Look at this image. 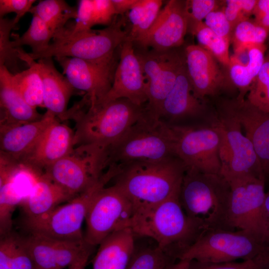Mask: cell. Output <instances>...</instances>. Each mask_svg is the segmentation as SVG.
<instances>
[{
	"mask_svg": "<svg viewBox=\"0 0 269 269\" xmlns=\"http://www.w3.org/2000/svg\"><path fill=\"white\" fill-rule=\"evenodd\" d=\"M146 114L145 106L121 98L90 102L85 96L67 110L62 120L75 122L74 147L95 144L107 148Z\"/></svg>",
	"mask_w": 269,
	"mask_h": 269,
	"instance_id": "cell-1",
	"label": "cell"
},
{
	"mask_svg": "<svg viewBox=\"0 0 269 269\" xmlns=\"http://www.w3.org/2000/svg\"><path fill=\"white\" fill-rule=\"evenodd\" d=\"M179 193L159 203L135 209L130 226L134 236L153 239L173 259H177L206 231L200 222L186 214Z\"/></svg>",
	"mask_w": 269,
	"mask_h": 269,
	"instance_id": "cell-2",
	"label": "cell"
},
{
	"mask_svg": "<svg viewBox=\"0 0 269 269\" xmlns=\"http://www.w3.org/2000/svg\"><path fill=\"white\" fill-rule=\"evenodd\" d=\"M186 167L177 156L155 162H138L117 170L113 179L135 210L159 203L180 192Z\"/></svg>",
	"mask_w": 269,
	"mask_h": 269,
	"instance_id": "cell-3",
	"label": "cell"
},
{
	"mask_svg": "<svg viewBox=\"0 0 269 269\" xmlns=\"http://www.w3.org/2000/svg\"><path fill=\"white\" fill-rule=\"evenodd\" d=\"M230 194L229 183L222 175L186 168L180 202L186 214L200 222L206 230H231L228 225Z\"/></svg>",
	"mask_w": 269,
	"mask_h": 269,
	"instance_id": "cell-4",
	"label": "cell"
},
{
	"mask_svg": "<svg viewBox=\"0 0 269 269\" xmlns=\"http://www.w3.org/2000/svg\"><path fill=\"white\" fill-rule=\"evenodd\" d=\"M106 151L107 169L116 170L132 163L155 162L177 156L170 127L147 113Z\"/></svg>",
	"mask_w": 269,
	"mask_h": 269,
	"instance_id": "cell-5",
	"label": "cell"
},
{
	"mask_svg": "<svg viewBox=\"0 0 269 269\" xmlns=\"http://www.w3.org/2000/svg\"><path fill=\"white\" fill-rule=\"evenodd\" d=\"M128 35L120 22H113L103 29H91L75 34L64 27L54 34L53 42L46 49L37 53H27V55L34 60L69 57L90 61H107L114 58L115 50L127 39Z\"/></svg>",
	"mask_w": 269,
	"mask_h": 269,
	"instance_id": "cell-6",
	"label": "cell"
},
{
	"mask_svg": "<svg viewBox=\"0 0 269 269\" xmlns=\"http://www.w3.org/2000/svg\"><path fill=\"white\" fill-rule=\"evenodd\" d=\"M113 177V173L107 170L96 183L65 204L41 216L25 217L24 227L28 233L55 239L85 241L82 225L89 208L97 193Z\"/></svg>",
	"mask_w": 269,
	"mask_h": 269,
	"instance_id": "cell-7",
	"label": "cell"
},
{
	"mask_svg": "<svg viewBox=\"0 0 269 269\" xmlns=\"http://www.w3.org/2000/svg\"><path fill=\"white\" fill-rule=\"evenodd\" d=\"M269 254L263 242L245 230H209L177 257L178 260L221 263Z\"/></svg>",
	"mask_w": 269,
	"mask_h": 269,
	"instance_id": "cell-8",
	"label": "cell"
},
{
	"mask_svg": "<svg viewBox=\"0 0 269 269\" xmlns=\"http://www.w3.org/2000/svg\"><path fill=\"white\" fill-rule=\"evenodd\" d=\"M168 126L173 134L175 154L186 168L221 174V135L211 120L193 125Z\"/></svg>",
	"mask_w": 269,
	"mask_h": 269,
	"instance_id": "cell-9",
	"label": "cell"
},
{
	"mask_svg": "<svg viewBox=\"0 0 269 269\" xmlns=\"http://www.w3.org/2000/svg\"><path fill=\"white\" fill-rule=\"evenodd\" d=\"M107 167L106 148L82 144L75 146L42 174L75 197L99 181Z\"/></svg>",
	"mask_w": 269,
	"mask_h": 269,
	"instance_id": "cell-10",
	"label": "cell"
},
{
	"mask_svg": "<svg viewBox=\"0 0 269 269\" xmlns=\"http://www.w3.org/2000/svg\"><path fill=\"white\" fill-rule=\"evenodd\" d=\"M211 120L221 135V175L227 180L238 177L253 176L265 180L261 164L250 140L242 131L239 122L220 107Z\"/></svg>",
	"mask_w": 269,
	"mask_h": 269,
	"instance_id": "cell-11",
	"label": "cell"
},
{
	"mask_svg": "<svg viewBox=\"0 0 269 269\" xmlns=\"http://www.w3.org/2000/svg\"><path fill=\"white\" fill-rule=\"evenodd\" d=\"M134 211L132 202L115 185L102 188L86 217L85 242L95 247L111 234L130 228Z\"/></svg>",
	"mask_w": 269,
	"mask_h": 269,
	"instance_id": "cell-12",
	"label": "cell"
},
{
	"mask_svg": "<svg viewBox=\"0 0 269 269\" xmlns=\"http://www.w3.org/2000/svg\"><path fill=\"white\" fill-rule=\"evenodd\" d=\"M227 181L231 188L228 212L230 229L247 231L264 244L265 180L253 176H244Z\"/></svg>",
	"mask_w": 269,
	"mask_h": 269,
	"instance_id": "cell-13",
	"label": "cell"
},
{
	"mask_svg": "<svg viewBox=\"0 0 269 269\" xmlns=\"http://www.w3.org/2000/svg\"><path fill=\"white\" fill-rule=\"evenodd\" d=\"M134 47L147 86L146 111L150 117L159 120L162 103L173 88L185 59L172 49L157 51Z\"/></svg>",
	"mask_w": 269,
	"mask_h": 269,
	"instance_id": "cell-14",
	"label": "cell"
},
{
	"mask_svg": "<svg viewBox=\"0 0 269 269\" xmlns=\"http://www.w3.org/2000/svg\"><path fill=\"white\" fill-rule=\"evenodd\" d=\"M55 59L72 86L76 90L85 92L90 102L102 99L111 89L116 68L114 58L104 62L69 57Z\"/></svg>",
	"mask_w": 269,
	"mask_h": 269,
	"instance_id": "cell-15",
	"label": "cell"
},
{
	"mask_svg": "<svg viewBox=\"0 0 269 269\" xmlns=\"http://www.w3.org/2000/svg\"><path fill=\"white\" fill-rule=\"evenodd\" d=\"M187 31V0H170L147 32L133 43L157 51L172 49L183 44Z\"/></svg>",
	"mask_w": 269,
	"mask_h": 269,
	"instance_id": "cell-16",
	"label": "cell"
},
{
	"mask_svg": "<svg viewBox=\"0 0 269 269\" xmlns=\"http://www.w3.org/2000/svg\"><path fill=\"white\" fill-rule=\"evenodd\" d=\"M206 114L203 101L194 95L184 61L173 88L162 103L158 119L171 126L189 125L206 122L210 117Z\"/></svg>",
	"mask_w": 269,
	"mask_h": 269,
	"instance_id": "cell-17",
	"label": "cell"
},
{
	"mask_svg": "<svg viewBox=\"0 0 269 269\" xmlns=\"http://www.w3.org/2000/svg\"><path fill=\"white\" fill-rule=\"evenodd\" d=\"M124 98L140 106L148 101L147 86L134 44L127 39L122 44L119 62L111 89L102 99L110 101Z\"/></svg>",
	"mask_w": 269,
	"mask_h": 269,
	"instance_id": "cell-18",
	"label": "cell"
},
{
	"mask_svg": "<svg viewBox=\"0 0 269 269\" xmlns=\"http://www.w3.org/2000/svg\"><path fill=\"white\" fill-rule=\"evenodd\" d=\"M57 119L49 124L32 149L20 161L24 171L42 174L74 147V131Z\"/></svg>",
	"mask_w": 269,
	"mask_h": 269,
	"instance_id": "cell-19",
	"label": "cell"
},
{
	"mask_svg": "<svg viewBox=\"0 0 269 269\" xmlns=\"http://www.w3.org/2000/svg\"><path fill=\"white\" fill-rule=\"evenodd\" d=\"M220 107L239 122L253 145L265 177L269 176V113L245 99L225 101Z\"/></svg>",
	"mask_w": 269,
	"mask_h": 269,
	"instance_id": "cell-20",
	"label": "cell"
},
{
	"mask_svg": "<svg viewBox=\"0 0 269 269\" xmlns=\"http://www.w3.org/2000/svg\"><path fill=\"white\" fill-rule=\"evenodd\" d=\"M185 63L194 95L203 101L215 95L222 87L224 77L214 57L199 45L185 49Z\"/></svg>",
	"mask_w": 269,
	"mask_h": 269,
	"instance_id": "cell-21",
	"label": "cell"
},
{
	"mask_svg": "<svg viewBox=\"0 0 269 269\" xmlns=\"http://www.w3.org/2000/svg\"><path fill=\"white\" fill-rule=\"evenodd\" d=\"M56 118L47 110L38 120L0 126V153L20 163Z\"/></svg>",
	"mask_w": 269,
	"mask_h": 269,
	"instance_id": "cell-22",
	"label": "cell"
},
{
	"mask_svg": "<svg viewBox=\"0 0 269 269\" xmlns=\"http://www.w3.org/2000/svg\"><path fill=\"white\" fill-rule=\"evenodd\" d=\"M32 60L41 76L43 89L44 106L61 120L67 111L70 97L76 90L66 76L54 66L52 58Z\"/></svg>",
	"mask_w": 269,
	"mask_h": 269,
	"instance_id": "cell-23",
	"label": "cell"
},
{
	"mask_svg": "<svg viewBox=\"0 0 269 269\" xmlns=\"http://www.w3.org/2000/svg\"><path fill=\"white\" fill-rule=\"evenodd\" d=\"M0 126L33 122L43 116L24 100L13 74L4 66H0Z\"/></svg>",
	"mask_w": 269,
	"mask_h": 269,
	"instance_id": "cell-24",
	"label": "cell"
},
{
	"mask_svg": "<svg viewBox=\"0 0 269 269\" xmlns=\"http://www.w3.org/2000/svg\"><path fill=\"white\" fill-rule=\"evenodd\" d=\"M31 174L34 178V183L21 202L26 217L46 214L74 197L43 174Z\"/></svg>",
	"mask_w": 269,
	"mask_h": 269,
	"instance_id": "cell-25",
	"label": "cell"
},
{
	"mask_svg": "<svg viewBox=\"0 0 269 269\" xmlns=\"http://www.w3.org/2000/svg\"><path fill=\"white\" fill-rule=\"evenodd\" d=\"M266 50L264 44L234 49V54L230 57L228 67L231 79L240 90L237 99H245L246 92L249 91L264 63Z\"/></svg>",
	"mask_w": 269,
	"mask_h": 269,
	"instance_id": "cell-26",
	"label": "cell"
},
{
	"mask_svg": "<svg viewBox=\"0 0 269 269\" xmlns=\"http://www.w3.org/2000/svg\"><path fill=\"white\" fill-rule=\"evenodd\" d=\"M134 236L130 228L108 236L99 245L93 269H126L135 250Z\"/></svg>",
	"mask_w": 269,
	"mask_h": 269,
	"instance_id": "cell-27",
	"label": "cell"
},
{
	"mask_svg": "<svg viewBox=\"0 0 269 269\" xmlns=\"http://www.w3.org/2000/svg\"><path fill=\"white\" fill-rule=\"evenodd\" d=\"M0 269H36L23 236L12 231L0 236Z\"/></svg>",
	"mask_w": 269,
	"mask_h": 269,
	"instance_id": "cell-28",
	"label": "cell"
},
{
	"mask_svg": "<svg viewBox=\"0 0 269 269\" xmlns=\"http://www.w3.org/2000/svg\"><path fill=\"white\" fill-rule=\"evenodd\" d=\"M20 57L28 68L13 74L14 83L24 100L30 106L36 109L44 106L43 84L40 74L32 60L22 49Z\"/></svg>",
	"mask_w": 269,
	"mask_h": 269,
	"instance_id": "cell-29",
	"label": "cell"
},
{
	"mask_svg": "<svg viewBox=\"0 0 269 269\" xmlns=\"http://www.w3.org/2000/svg\"><path fill=\"white\" fill-rule=\"evenodd\" d=\"M17 176L11 171H0V236L12 231L13 212L24 198L15 185L14 181Z\"/></svg>",
	"mask_w": 269,
	"mask_h": 269,
	"instance_id": "cell-30",
	"label": "cell"
},
{
	"mask_svg": "<svg viewBox=\"0 0 269 269\" xmlns=\"http://www.w3.org/2000/svg\"><path fill=\"white\" fill-rule=\"evenodd\" d=\"M29 12L41 19L54 35L70 19H76L77 8L63 0H44L33 6Z\"/></svg>",
	"mask_w": 269,
	"mask_h": 269,
	"instance_id": "cell-31",
	"label": "cell"
},
{
	"mask_svg": "<svg viewBox=\"0 0 269 269\" xmlns=\"http://www.w3.org/2000/svg\"><path fill=\"white\" fill-rule=\"evenodd\" d=\"M161 0H137L129 10V18L132 24L128 38L135 41L152 26L162 5Z\"/></svg>",
	"mask_w": 269,
	"mask_h": 269,
	"instance_id": "cell-32",
	"label": "cell"
},
{
	"mask_svg": "<svg viewBox=\"0 0 269 269\" xmlns=\"http://www.w3.org/2000/svg\"><path fill=\"white\" fill-rule=\"evenodd\" d=\"M24 240L36 269H60L51 239L36 233H28Z\"/></svg>",
	"mask_w": 269,
	"mask_h": 269,
	"instance_id": "cell-33",
	"label": "cell"
},
{
	"mask_svg": "<svg viewBox=\"0 0 269 269\" xmlns=\"http://www.w3.org/2000/svg\"><path fill=\"white\" fill-rule=\"evenodd\" d=\"M53 36L54 33L47 25L38 16L33 14L27 30L21 36L12 40L11 43L14 48L28 46L31 48V53H37L49 46Z\"/></svg>",
	"mask_w": 269,
	"mask_h": 269,
	"instance_id": "cell-34",
	"label": "cell"
},
{
	"mask_svg": "<svg viewBox=\"0 0 269 269\" xmlns=\"http://www.w3.org/2000/svg\"><path fill=\"white\" fill-rule=\"evenodd\" d=\"M191 33L196 36L199 46L207 50L224 66H229L230 40L216 34L204 22L197 24Z\"/></svg>",
	"mask_w": 269,
	"mask_h": 269,
	"instance_id": "cell-35",
	"label": "cell"
},
{
	"mask_svg": "<svg viewBox=\"0 0 269 269\" xmlns=\"http://www.w3.org/2000/svg\"><path fill=\"white\" fill-rule=\"evenodd\" d=\"M15 26L14 18H0V66L5 67L12 74L20 72V48H14L10 40V32Z\"/></svg>",
	"mask_w": 269,
	"mask_h": 269,
	"instance_id": "cell-36",
	"label": "cell"
},
{
	"mask_svg": "<svg viewBox=\"0 0 269 269\" xmlns=\"http://www.w3.org/2000/svg\"><path fill=\"white\" fill-rule=\"evenodd\" d=\"M171 259L157 246L135 249L126 269H164Z\"/></svg>",
	"mask_w": 269,
	"mask_h": 269,
	"instance_id": "cell-37",
	"label": "cell"
},
{
	"mask_svg": "<svg viewBox=\"0 0 269 269\" xmlns=\"http://www.w3.org/2000/svg\"><path fill=\"white\" fill-rule=\"evenodd\" d=\"M234 49L249 45L263 44L269 34V30L255 21L243 20L233 30Z\"/></svg>",
	"mask_w": 269,
	"mask_h": 269,
	"instance_id": "cell-38",
	"label": "cell"
},
{
	"mask_svg": "<svg viewBox=\"0 0 269 269\" xmlns=\"http://www.w3.org/2000/svg\"><path fill=\"white\" fill-rule=\"evenodd\" d=\"M269 264V254H266L241 262L213 263L191 260L188 269H260Z\"/></svg>",
	"mask_w": 269,
	"mask_h": 269,
	"instance_id": "cell-39",
	"label": "cell"
},
{
	"mask_svg": "<svg viewBox=\"0 0 269 269\" xmlns=\"http://www.w3.org/2000/svg\"><path fill=\"white\" fill-rule=\"evenodd\" d=\"M256 0H227L223 8L225 16L229 21L232 31L239 22L249 19L253 12L256 4Z\"/></svg>",
	"mask_w": 269,
	"mask_h": 269,
	"instance_id": "cell-40",
	"label": "cell"
},
{
	"mask_svg": "<svg viewBox=\"0 0 269 269\" xmlns=\"http://www.w3.org/2000/svg\"><path fill=\"white\" fill-rule=\"evenodd\" d=\"M217 1L214 0H187L188 30L191 32L199 23L203 22L211 12L217 10Z\"/></svg>",
	"mask_w": 269,
	"mask_h": 269,
	"instance_id": "cell-41",
	"label": "cell"
},
{
	"mask_svg": "<svg viewBox=\"0 0 269 269\" xmlns=\"http://www.w3.org/2000/svg\"><path fill=\"white\" fill-rule=\"evenodd\" d=\"M76 21L73 27L67 29L75 34L92 29L95 25L93 0L78 1Z\"/></svg>",
	"mask_w": 269,
	"mask_h": 269,
	"instance_id": "cell-42",
	"label": "cell"
},
{
	"mask_svg": "<svg viewBox=\"0 0 269 269\" xmlns=\"http://www.w3.org/2000/svg\"><path fill=\"white\" fill-rule=\"evenodd\" d=\"M204 24L217 35L230 41L232 28L223 10H214L204 19Z\"/></svg>",
	"mask_w": 269,
	"mask_h": 269,
	"instance_id": "cell-43",
	"label": "cell"
},
{
	"mask_svg": "<svg viewBox=\"0 0 269 269\" xmlns=\"http://www.w3.org/2000/svg\"><path fill=\"white\" fill-rule=\"evenodd\" d=\"M35 0H0V17L14 12L15 16L14 22L15 25L27 12H29Z\"/></svg>",
	"mask_w": 269,
	"mask_h": 269,
	"instance_id": "cell-44",
	"label": "cell"
},
{
	"mask_svg": "<svg viewBox=\"0 0 269 269\" xmlns=\"http://www.w3.org/2000/svg\"><path fill=\"white\" fill-rule=\"evenodd\" d=\"M95 24L109 26L116 14L112 0H93Z\"/></svg>",
	"mask_w": 269,
	"mask_h": 269,
	"instance_id": "cell-45",
	"label": "cell"
},
{
	"mask_svg": "<svg viewBox=\"0 0 269 269\" xmlns=\"http://www.w3.org/2000/svg\"><path fill=\"white\" fill-rule=\"evenodd\" d=\"M269 85V52L265 57L264 63L256 78L252 84L247 97L254 96Z\"/></svg>",
	"mask_w": 269,
	"mask_h": 269,
	"instance_id": "cell-46",
	"label": "cell"
},
{
	"mask_svg": "<svg viewBox=\"0 0 269 269\" xmlns=\"http://www.w3.org/2000/svg\"><path fill=\"white\" fill-rule=\"evenodd\" d=\"M255 21L269 30V0H259L254 9Z\"/></svg>",
	"mask_w": 269,
	"mask_h": 269,
	"instance_id": "cell-47",
	"label": "cell"
},
{
	"mask_svg": "<svg viewBox=\"0 0 269 269\" xmlns=\"http://www.w3.org/2000/svg\"><path fill=\"white\" fill-rule=\"evenodd\" d=\"M247 100L261 110L269 113V85L258 94L247 97Z\"/></svg>",
	"mask_w": 269,
	"mask_h": 269,
	"instance_id": "cell-48",
	"label": "cell"
},
{
	"mask_svg": "<svg viewBox=\"0 0 269 269\" xmlns=\"http://www.w3.org/2000/svg\"><path fill=\"white\" fill-rule=\"evenodd\" d=\"M264 244L269 252V190L266 193L264 202Z\"/></svg>",
	"mask_w": 269,
	"mask_h": 269,
	"instance_id": "cell-49",
	"label": "cell"
},
{
	"mask_svg": "<svg viewBox=\"0 0 269 269\" xmlns=\"http://www.w3.org/2000/svg\"><path fill=\"white\" fill-rule=\"evenodd\" d=\"M137 0H112L116 14H123L129 11Z\"/></svg>",
	"mask_w": 269,
	"mask_h": 269,
	"instance_id": "cell-50",
	"label": "cell"
},
{
	"mask_svg": "<svg viewBox=\"0 0 269 269\" xmlns=\"http://www.w3.org/2000/svg\"><path fill=\"white\" fill-rule=\"evenodd\" d=\"M190 261L188 260H179L176 263H169L164 269H188Z\"/></svg>",
	"mask_w": 269,
	"mask_h": 269,
	"instance_id": "cell-51",
	"label": "cell"
},
{
	"mask_svg": "<svg viewBox=\"0 0 269 269\" xmlns=\"http://www.w3.org/2000/svg\"><path fill=\"white\" fill-rule=\"evenodd\" d=\"M92 253H88L69 267V269H85L86 264Z\"/></svg>",
	"mask_w": 269,
	"mask_h": 269,
	"instance_id": "cell-52",
	"label": "cell"
},
{
	"mask_svg": "<svg viewBox=\"0 0 269 269\" xmlns=\"http://www.w3.org/2000/svg\"><path fill=\"white\" fill-rule=\"evenodd\" d=\"M260 269H269V264L260 268Z\"/></svg>",
	"mask_w": 269,
	"mask_h": 269,
	"instance_id": "cell-53",
	"label": "cell"
},
{
	"mask_svg": "<svg viewBox=\"0 0 269 269\" xmlns=\"http://www.w3.org/2000/svg\"></svg>",
	"mask_w": 269,
	"mask_h": 269,
	"instance_id": "cell-54",
	"label": "cell"
}]
</instances>
